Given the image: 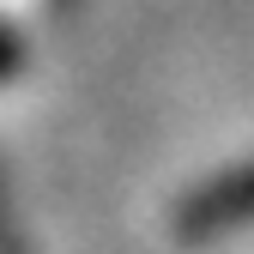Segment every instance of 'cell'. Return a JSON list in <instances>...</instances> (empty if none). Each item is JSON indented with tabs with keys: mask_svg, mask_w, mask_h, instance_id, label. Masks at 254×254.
I'll list each match as a JSON object with an SVG mask.
<instances>
[{
	"mask_svg": "<svg viewBox=\"0 0 254 254\" xmlns=\"http://www.w3.org/2000/svg\"><path fill=\"white\" fill-rule=\"evenodd\" d=\"M242 224H254V157L236 164V170H224V176H212V182H200L194 194L182 200V212H176V230L188 242L230 236Z\"/></svg>",
	"mask_w": 254,
	"mask_h": 254,
	"instance_id": "6da1fadb",
	"label": "cell"
},
{
	"mask_svg": "<svg viewBox=\"0 0 254 254\" xmlns=\"http://www.w3.org/2000/svg\"><path fill=\"white\" fill-rule=\"evenodd\" d=\"M18 61H24L18 30H6V24H0V79H6V73H18Z\"/></svg>",
	"mask_w": 254,
	"mask_h": 254,
	"instance_id": "7a4b0ae2",
	"label": "cell"
}]
</instances>
